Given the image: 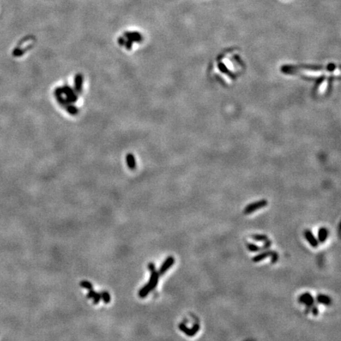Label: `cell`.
I'll return each instance as SVG.
<instances>
[{"label": "cell", "instance_id": "4", "mask_svg": "<svg viewBox=\"0 0 341 341\" xmlns=\"http://www.w3.org/2000/svg\"><path fill=\"white\" fill-rule=\"evenodd\" d=\"M199 328H200V326H199V325L197 324L194 325L191 328H188L187 326H186L185 324H183V323H181V324L179 325V329H180L182 332H183L185 334L189 336V337H193V336H194V335L199 331Z\"/></svg>", "mask_w": 341, "mask_h": 341}, {"label": "cell", "instance_id": "15", "mask_svg": "<svg viewBox=\"0 0 341 341\" xmlns=\"http://www.w3.org/2000/svg\"><path fill=\"white\" fill-rule=\"evenodd\" d=\"M80 286L82 287H84V288H86V289L88 290L93 289V284H92L90 282H89V281L86 280L82 281L80 283Z\"/></svg>", "mask_w": 341, "mask_h": 341}, {"label": "cell", "instance_id": "20", "mask_svg": "<svg viewBox=\"0 0 341 341\" xmlns=\"http://www.w3.org/2000/svg\"><path fill=\"white\" fill-rule=\"evenodd\" d=\"M313 313L314 316H317V314H318V310H317V307H313Z\"/></svg>", "mask_w": 341, "mask_h": 341}, {"label": "cell", "instance_id": "8", "mask_svg": "<svg viewBox=\"0 0 341 341\" xmlns=\"http://www.w3.org/2000/svg\"><path fill=\"white\" fill-rule=\"evenodd\" d=\"M273 252H274V251H264V252L261 253V254H258L256 255L255 257H253L252 261H254V262H255V263L260 262V261H263V260H265V258H267V257H271V255L273 254Z\"/></svg>", "mask_w": 341, "mask_h": 341}, {"label": "cell", "instance_id": "10", "mask_svg": "<svg viewBox=\"0 0 341 341\" xmlns=\"http://www.w3.org/2000/svg\"><path fill=\"white\" fill-rule=\"evenodd\" d=\"M317 300L319 303L325 305V306H329L332 303L331 298L328 295H319L317 296Z\"/></svg>", "mask_w": 341, "mask_h": 341}, {"label": "cell", "instance_id": "11", "mask_svg": "<svg viewBox=\"0 0 341 341\" xmlns=\"http://www.w3.org/2000/svg\"><path fill=\"white\" fill-rule=\"evenodd\" d=\"M251 238H252L253 239L255 240V241H257V242H266V241H268V238L266 236H265V235H261V234H256V235H253L252 236H251Z\"/></svg>", "mask_w": 341, "mask_h": 341}, {"label": "cell", "instance_id": "2", "mask_svg": "<svg viewBox=\"0 0 341 341\" xmlns=\"http://www.w3.org/2000/svg\"><path fill=\"white\" fill-rule=\"evenodd\" d=\"M159 276H160L159 272H156L155 269L152 271L149 283L145 285L138 293V295L140 296L141 298H145L150 293V292H152L157 286L158 281H159Z\"/></svg>", "mask_w": 341, "mask_h": 341}, {"label": "cell", "instance_id": "6", "mask_svg": "<svg viewBox=\"0 0 341 341\" xmlns=\"http://www.w3.org/2000/svg\"><path fill=\"white\" fill-rule=\"evenodd\" d=\"M304 236L306 239L307 240V242L310 243V245L312 247H314V248L317 247V246H318V240L316 239L315 236H313V234L310 230L305 231Z\"/></svg>", "mask_w": 341, "mask_h": 341}, {"label": "cell", "instance_id": "19", "mask_svg": "<svg viewBox=\"0 0 341 341\" xmlns=\"http://www.w3.org/2000/svg\"><path fill=\"white\" fill-rule=\"evenodd\" d=\"M149 269L150 270V271H153L154 269H155V265H154L153 263H150L149 265Z\"/></svg>", "mask_w": 341, "mask_h": 341}, {"label": "cell", "instance_id": "9", "mask_svg": "<svg viewBox=\"0 0 341 341\" xmlns=\"http://www.w3.org/2000/svg\"><path fill=\"white\" fill-rule=\"evenodd\" d=\"M328 231L325 227H321L318 231V241L320 242H325L328 239Z\"/></svg>", "mask_w": 341, "mask_h": 341}, {"label": "cell", "instance_id": "18", "mask_svg": "<svg viewBox=\"0 0 341 341\" xmlns=\"http://www.w3.org/2000/svg\"><path fill=\"white\" fill-rule=\"evenodd\" d=\"M95 293H96V292H94L93 289H90L89 291V292H88V294H87V298H93V297L94 296Z\"/></svg>", "mask_w": 341, "mask_h": 341}, {"label": "cell", "instance_id": "1", "mask_svg": "<svg viewBox=\"0 0 341 341\" xmlns=\"http://www.w3.org/2000/svg\"><path fill=\"white\" fill-rule=\"evenodd\" d=\"M230 54L231 53L229 52L225 55L223 54L220 56L221 58L217 59L216 63V69L219 70L220 74L224 75V78L227 77V81L235 80V78H237L238 75H239L241 73L242 67V63L240 59L232 64L236 58H231Z\"/></svg>", "mask_w": 341, "mask_h": 341}, {"label": "cell", "instance_id": "16", "mask_svg": "<svg viewBox=\"0 0 341 341\" xmlns=\"http://www.w3.org/2000/svg\"><path fill=\"white\" fill-rule=\"evenodd\" d=\"M93 303H94V304H98L99 301H100V299H101V295H100V293H97V292H96L95 295H94V296L93 297Z\"/></svg>", "mask_w": 341, "mask_h": 341}, {"label": "cell", "instance_id": "14", "mask_svg": "<svg viewBox=\"0 0 341 341\" xmlns=\"http://www.w3.org/2000/svg\"><path fill=\"white\" fill-rule=\"evenodd\" d=\"M127 163L129 168L131 169H134L135 168V161H134V156H127Z\"/></svg>", "mask_w": 341, "mask_h": 341}, {"label": "cell", "instance_id": "3", "mask_svg": "<svg viewBox=\"0 0 341 341\" xmlns=\"http://www.w3.org/2000/svg\"><path fill=\"white\" fill-rule=\"evenodd\" d=\"M267 205H268V201H266V200H260V201H255V202L249 204L244 209V214L249 215V214L252 213V212H254L257 210H259L261 209H262V208L265 207Z\"/></svg>", "mask_w": 341, "mask_h": 341}, {"label": "cell", "instance_id": "5", "mask_svg": "<svg viewBox=\"0 0 341 341\" xmlns=\"http://www.w3.org/2000/svg\"><path fill=\"white\" fill-rule=\"evenodd\" d=\"M175 263V258L171 256L168 257L165 261H164V263L162 264V265L160 266V270H159V273L161 275L164 274L165 272L171 267Z\"/></svg>", "mask_w": 341, "mask_h": 341}, {"label": "cell", "instance_id": "17", "mask_svg": "<svg viewBox=\"0 0 341 341\" xmlns=\"http://www.w3.org/2000/svg\"><path fill=\"white\" fill-rule=\"evenodd\" d=\"M271 257H272V261H272V263H276V261H278V254L274 251L273 254L271 255Z\"/></svg>", "mask_w": 341, "mask_h": 341}, {"label": "cell", "instance_id": "7", "mask_svg": "<svg viewBox=\"0 0 341 341\" xmlns=\"http://www.w3.org/2000/svg\"><path fill=\"white\" fill-rule=\"evenodd\" d=\"M299 301H300V302L305 304L308 307H310L313 304V302H314L313 296L311 295L310 293H307V292L301 295V296L299 297Z\"/></svg>", "mask_w": 341, "mask_h": 341}, {"label": "cell", "instance_id": "12", "mask_svg": "<svg viewBox=\"0 0 341 341\" xmlns=\"http://www.w3.org/2000/svg\"><path fill=\"white\" fill-rule=\"evenodd\" d=\"M246 247H247V249H248L251 252H258V251L262 250L261 247H259V246H257V245H255V244L253 243H248L247 244V246H246Z\"/></svg>", "mask_w": 341, "mask_h": 341}, {"label": "cell", "instance_id": "13", "mask_svg": "<svg viewBox=\"0 0 341 341\" xmlns=\"http://www.w3.org/2000/svg\"><path fill=\"white\" fill-rule=\"evenodd\" d=\"M100 295H101V298L104 300V302H105L106 304H108V303H109L111 301V296H110V294L108 293V292H103L100 293Z\"/></svg>", "mask_w": 341, "mask_h": 341}]
</instances>
